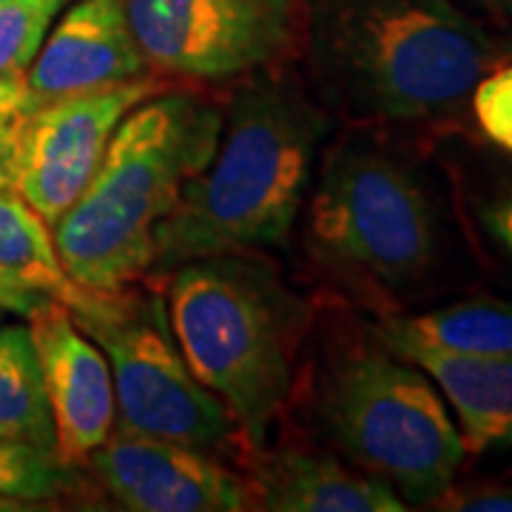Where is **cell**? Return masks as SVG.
Here are the masks:
<instances>
[{"label": "cell", "mask_w": 512, "mask_h": 512, "mask_svg": "<svg viewBox=\"0 0 512 512\" xmlns=\"http://www.w3.org/2000/svg\"><path fill=\"white\" fill-rule=\"evenodd\" d=\"M299 52L330 114L402 126L458 117L512 57L453 0H302Z\"/></svg>", "instance_id": "cell-1"}, {"label": "cell", "mask_w": 512, "mask_h": 512, "mask_svg": "<svg viewBox=\"0 0 512 512\" xmlns=\"http://www.w3.org/2000/svg\"><path fill=\"white\" fill-rule=\"evenodd\" d=\"M330 111L293 74L237 80L217 148L154 234L148 279L191 259L285 248L305 208Z\"/></svg>", "instance_id": "cell-2"}, {"label": "cell", "mask_w": 512, "mask_h": 512, "mask_svg": "<svg viewBox=\"0 0 512 512\" xmlns=\"http://www.w3.org/2000/svg\"><path fill=\"white\" fill-rule=\"evenodd\" d=\"M222 106L168 86L128 111L92 183L52 225L66 274L86 291H120L146 279L154 234L185 183L208 165Z\"/></svg>", "instance_id": "cell-3"}, {"label": "cell", "mask_w": 512, "mask_h": 512, "mask_svg": "<svg viewBox=\"0 0 512 512\" xmlns=\"http://www.w3.org/2000/svg\"><path fill=\"white\" fill-rule=\"evenodd\" d=\"M168 325L177 348L256 453L276 416L291 402L293 370L308 302L271 262L251 254L191 259L168 274Z\"/></svg>", "instance_id": "cell-4"}, {"label": "cell", "mask_w": 512, "mask_h": 512, "mask_svg": "<svg viewBox=\"0 0 512 512\" xmlns=\"http://www.w3.org/2000/svg\"><path fill=\"white\" fill-rule=\"evenodd\" d=\"M305 200V248L333 279L367 293H404L436 274L439 202L399 154L345 137L313 171Z\"/></svg>", "instance_id": "cell-5"}, {"label": "cell", "mask_w": 512, "mask_h": 512, "mask_svg": "<svg viewBox=\"0 0 512 512\" xmlns=\"http://www.w3.org/2000/svg\"><path fill=\"white\" fill-rule=\"evenodd\" d=\"M311 407L319 436L407 507H433L456 484L467 450L439 387L382 342L328 353Z\"/></svg>", "instance_id": "cell-6"}, {"label": "cell", "mask_w": 512, "mask_h": 512, "mask_svg": "<svg viewBox=\"0 0 512 512\" xmlns=\"http://www.w3.org/2000/svg\"><path fill=\"white\" fill-rule=\"evenodd\" d=\"M66 308L109 359L117 430L188 444L211 456L248 450L234 416L183 359L163 296L134 285L120 291L80 288Z\"/></svg>", "instance_id": "cell-7"}, {"label": "cell", "mask_w": 512, "mask_h": 512, "mask_svg": "<svg viewBox=\"0 0 512 512\" xmlns=\"http://www.w3.org/2000/svg\"><path fill=\"white\" fill-rule=\"evenodd\" d=\"M148 69L200 86L285 66L302 46V0H120Z\"/></svg>", "instance_id": "cell-8"}, {"label": "cell", "mask_w": 512, "mask_h": 512, "mask_svg": "<svg viewBox=\"0 0 512 512\" xmlns=\"http://www.w3.org/2000/svg\"><path fill=\"white\" fill-rule=\"evenodd\" d=\"M168 86L174 80L148 72L109 89L40 103L20 128L12 160V185L20 197L55 225L92 183L123 117Z\"/></svg>", "instance_id": "cell-9"}, {"label": "cell", "mask_w": 512, "mask_h": 512, "mask_svg": "<svg viewBox=\"0 0 512 512\" xmlns=\"http://www.w3.org/2000/svg\"><path fill=\"white\" fill-rule=\"evenodd\" d=\"M100 487L131 512L251 510L248 481L220 458L177 444L114 430L86 458Z\"/></svg>", "instance_id": "cell-10"}, {"label": "cell", "mask_w": 512, "mask_h": 512, "mask_svg": "<svg viewBox=\"0 0 512 512\" xmlns=\"http://www.w3.org/2000/svg\"><path fill=\"white\" fill-rule=\"evenodd\" d=\"M26 319L52 413L55 450L74 467L103 447L117 424L109 359L94 339L77 328L69 308L55 299Z\"/></svg>", "instance_id": "cell-11"}, {"label": "cell", "mask_w": 512, "mask_h": 512, "mask_svg": "<svg viewBox=\"0 0 512 512\" xmlns=\"http://www.w3.org/2000/svg\"><path fill=\"white\" fill-rule=\"evenodd\" d=\"M148 72L120 0H77L37 49L26 69V89L40 106L69 94L109 89Z\"/></svg>", "instance_id": "cell-12"}, {"label": "cell", "mask_w": 512, "mask_h": 512, "mask_svg": "<svg viewBox=\"0 0 512 512\" xmlns=\"http://www.w3.org/2000/svg\"><path fill=\"white\" fill-rule=\"evenodd\" d=\"M248 481L251 507L274 512H404L399 493L339 458L282 447L256 458Z\"/></svg>", "instance_id": "cell-13"}, {"label": "cell", "mask_w": 512, "mask_h": 512, "mask_svg": "<svg viewBox=\"0 0 512 512\" xmlns=\"http://www.w3.org/2000/svg\"><path fill=\"white\" fill-rule=\"evenodd\" d=\"M396 356L424 370L453 407L467 453L512 447V356H470L402 345Z\"/></svg>", "instance_id": "cell-14"}, {"label": "cell", "mask_w": 512, "mask_h": 512, "mask_svg": "<svg viewBox=\"0 0 512 512\" xmlns=\"http://www.w3.org/2000/svg\"><path fill=\"white\" fill-rule=\"evenodd\" d=\"M77 293L80 285L57 256L52 225L15 185L0 183V305L32 316L49 299L69 305Z\"/></svg>", "instance_id": "cell-15"}, {"label": "cell", "mask_w": 512, "mask_h": 512, "mask_svg": "<svg viewBox=\"0 0 512 512\" xmlns=\"http://www.w3.org/2000/svg\"><path fill=\"white\" fill-rule=\"evenodd\" d=\"M376 336L387 350L421 345L470 356H512V299L481 296L413 316H390Z\"/></svg>", "instance_id": "cell-16"}, {"label": "cell", "mask_w": 512, "mask_h": 512, "mask_svg": "<svg viewBox=\"0 0 512 512\" xmlns=\"http://www.w3.org/2000/svg\"><path fill=\"white\" fill-rule=\"evenodd\" d=\"M0 439L55 450V427L29 325L0 328Z\"/></svg>", "instance_id": "cell-17"}, {"label": "cell", "mask_w": 512, "mask_h": 512, "mask_svg": "<svg viewBox=\"0 0 512 512\" xmlns=\"http://www.w3.org/2000/svg\"><path fill=\"white\" fill-rule=\"evenodd\" d=\"M77 490V473L52 447L32 441L0 439V495L60 501Z\"/></svg>", "instance_id": "cell-18"}, {"label": "cell", "mask_w": 512, "mask_h": 512, "mask_svg": "<svg viewBox=\"0 0 512 512\" xmlns=\"http://www.w3.org/2000/svg\"><path fill=\"white\" fill-rule=\"evenodd\" d=\"M66 0L0 3V77L26 74Z\"/></svg>", "instance_id": "cell-19"}, {"label": "cell", "mask_w": 512, "mask_h": 512, "mask_svg": "<svg viewBox=\"0 0 512 512\" xmlns=\"http://www.w3.org/2000/svg\"><path fill=\"white\" fill-rule=\"evenodd\" d=\"M470 106L484 137L512 154V63H501L478 80Z\"/></svg>", "instance_id": "cell-20"}, {"label": "cell", "mask_w": 512, "mask_h": 512, "mask_svg": "<svg viewBox=\"0 0 512 512\" xmlns=\"http://www.w3.org/2000/svg\"><path fill=\"white\" fill-rule=\"evenodd\" d=\"M35 109L37 103L26 89V74L0 77V183L12 185V160L20 128Z\"/></svg>", "instance_id": "cell-21"}, {"label": "cell", "mask_w": 512, "mask_h": 512, "mask_svg": "<svg viewBox=\"0 0 512 512\" xmlns=\"http://www.w3.org/2000/svg\"><path fill=\"white\" fill-rule=\"evenodd\" d=\"M433 507H436V510L456 512H512V487L456 490V484H453Z\"/></svg>", "instance_id": "cell-22"}, {"label": "cell", "mask_w": 512, "mask_h": 512, "mask_svg": "<svg viewBox=\"0 0 512 512\" xmlns=\"http://www.w3.org/2000/svg\"><path fill=\"white\" fill-rule=\"evenodd\" d=\"M481 222L487 234L512 256V185H504L481 205Z\"/></svg>", "instance_id": "cell-23"}, {"label": "cell", "mask_w": 512, "mask_h": 512, "mask_svg": "<svg viewBox=\"0 0 512 512\" xmlns=\"http://www.w3.org/2000/svg\"><path fill=\"white\" fill-rule=\"evenodd\" d=\"M55 504L49 501H32V498H15V495H0V512H35L52 510Z\"/></svg>", "instance_id": "cell-24"}, {"label": "cell", "mask_w": 512, "mask_h": 512, "mask_svg": "<svg viewBox=\"0 0 512 512\" xmlns=\"http://www.w3.org/2000/svg\"><path fill=\"white\" fill-rule=\"evenodd\" d=\"M481 12H487L490 18L501 23H512V0H470Z\"/></svg>", "instance_id": "cell-25"}, {"label": "cell", "mask_w": 512, "mask_h": 512, "mask_svg": "<svg viewBox=\"0 0 512 512\" xmlns=\"http://www.w3.org/2000/svg\"><path fill=\"white\" fill-rule=\"evenodd\" d=\"M507 49H510V55H512V37H510V40H507Z\"/></svg>", "instance_id": "cell-26"}, {"label": "cell", "mask_w": 512, "mask_h": 512, "mask_svg": "<svg viewBox=\"0 0 512 512\" xmlns=\"http://www.w3.org/2000/svg\"><path fill=\"white\" fill-rule=\"evenodd\" d=\"M0 3H9V0H0Z\"/></svg>", "instance_id": "cell-27"}]
</instances>
